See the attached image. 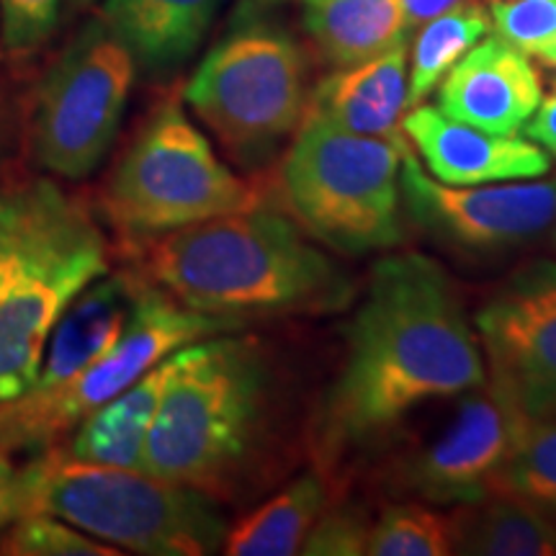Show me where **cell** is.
I'll return each instance as SVG.
<instances>
[{
  "label": "cell",
  "mask_w": 556,
  "mask_h": 556,
  "mask_svg": "<svg viewBox=\"0 0 556 556\" xmlns=\"http://www.w3.org/2000/svg\"><path fill=\"white\" fill-rule=\"evenodd\" d=\"M345 340L319 422L328 456L374 443L415 407L462 397L486 381L456 283L428 255H387L371 268Z\"/></svg>",
  "instance_id": "1"
},
{
  "label": "cell",
  "mask_w": 556,
  "mask_h": 556,
  "mask_svg": "<svg viewBox=\"0 0 556 556\" xmlns=\"http://www.w3.org/2000/svg\"><path fill=\"white\" fill-rule=\"evenodd\" d=\"M127 255L180 304L238 323L328 315L353 296L348 276L309 235L266 204L173 229Z\"/></svg>",
  "instance_id": "2"
},
{
  "label": "cell",
  "mask_w": 556,
  "mask_h": 556,
  "mask_svg": "<svg viewBox=\"0 0 556 556\" xmlns=\"http://www.w3.org/2000/svg\"><path fill=\"white\" fill-rule=\"evenodd\" d=\"M268 374L250 340L214 336L178 351L160 397L142 471L227 497L258 441Z\"/></svg>",
  "instance_id": "3"
},
{
  "label": "cell",
  "mask_w": 556,
  "mask_h": 556,
  "mask_svg": "<svg viewBox=\"0 0 556 556\" xmlns=\"http://www.w3.org/2000/svg\"><path fill=\"white\" fill-rule=\"evenodd\" d=\"M18 482L21 516L50 513L122 552L204 556L227 533L212 497L142 469L75 462L50 448L18 469Z\"/></svg>",
  "instance_id": "4"
},
{
  "label": "cell",
  "mask_w": 556,
  "mask_h": 556,
  "mask_svg": "<svg viewBox=\"0 0 556 556\" xmlns=\"http://www.w3.org/2000/svg\"><path fill=\"white\" fill-rule=\"evenodd\" d=\"M278 173V191L309 238L343 255L405 242L400 168L409 142L353 135L304 114Z\"/></svg>",
  "instance_id": "5"
},
{
  "label": "cell",
  "mask_w": 556,
  "mask_h": 556,
  "mask_svg": "<svg viewBox=\"0 0 556 556\" xmlns=\"http://www.w3.org/2000/svg\"><path fill=\"white\" fill-rule=\"evenodd\" d=\"M263 204L261 186L222 163L176 93L150 111L101 189L103 217L124 253L173 229Z\"/></svg>",
  "instance_id": "6"
},
{
  "label": "cell",
  "mask_w": 556,
  "mask_h": 556,
  "mask_svg": "<svg viewBox=\"0 0 556 556\" xmlns=\"http://www.w3.org/2000/svg\"><path fill=\"white\" fill-rule=\"evenodd\" d=\"M184 99L242 165L266 160L304 119L309 60L294 34L240 5L235 26L186 83Z\"/></svg>",
  "instance_id": "7"
},
{
  "label": "cell",
  "mask_w": 556,
  "mask_h": 556,
  "mask_svg": "<svg viewBox=\"0 0 556 556\" xmlns=\"http://www.w3.org/2000/svg\"><path fill=\"white\" fill-rule=\"evenodd\" d=\"M135 75V58L106 21H86L34 90V163L70 180L88 178L119 135Z\"/></svg>",
  "instance_id": "8"
},
{
  "label": "cell",
  "mask_w": 556,
  "mask_h": 556,
  "mask_svg": "<svg viewBox=\"0 0 556 556\" xmlns=\"http://www.w3.org/2000/svg\"><path fill=\"white\" fill-rule=\"evenodd\" d=\"M238 328H242L238 319L186 307L148 278L139 291L129 325L106 356L67 387L5 402L0 446L5 451L29 448L45 454L60 446L62 435L73 433L83 417L142 379L160 361L173 356L180 348Z\"/></svg>",
  "instance_id": "9"
},
{
  "label": "cell",
  "mask_w": 556,
  "mask_h": 556,
  "mask_svg": "<svg viewBox=\"0 0 556 556\" xmlns=\"http://www.w3.org/2000/svg\"><path fill=\"white\" fill-rule=\"evenodd\" d=\"M109 268L101 227L80 201L65 197L0 287V402L29 392L62 312Z\"/></svg>",
  "instance_id": "10"
},
{
  "label": "cell",
  "mask_w": 556,
  "mask_h": 556,
  "mask_svg": "<svg viewBox=\"0 0 556 556\" xmlns=\"http://www.w3.org/2000/svg\"><path fill=\"white\" fill-rule=\"evenodd\" d=\"M400 186L405 217L435 242L462 253L490 255L531 245L556 225V178L446 186L407 152Z\"/></svg>",
  "instance_id": "11"
},
{
  "label": "cell",
  "mask_w": 556,
  "mask_h": 556,
  "mask_svg": "<svg viewBox=\"0 0 556 556\" xmlns=\"http://www.w3.org/2000/svg\"><path fill=\"white\" fill-rule=\"evenodd\" d=\"M486 379L528 420H556V261L513 270L475 317Z\"/></svg>",
  "instance_id": "12"
},
{
  "label": "cell",
  "mask_w": 556,
  "mask_h": 556,
  "mask_svg": "<svg viewBox=\"0 0 556 556\" xmlns=\"http://www.w3.org/2000/svg\"><path fill=\"white\" fill-rule=\"evenodd\" d=\"M528 417L490 379L462 394L451 426L405 467V484L422 500L471 505L490 497Z\"/></svg>",
  "instance_id": "13"
},
{
  "label": "cell",
  "mask_w": 556,
  "mask_h": 556,
  "mask_svg": "<svg viewBox=\"0 0 556 556\" xmlns=\"http://www.w3.org/2000/svg\"><path fill=\"white\" fill-rule=\"evenodd\" d=\"M402 131L430 176L446 186L531 180L552 170V157L533 139L469 127L426 103L405 111Z\"/></svg>",
  "instance_id": "14"
},
{
  "label": "cell",
  "mask_w": 556,
  "mask_h": 556,
  "mask_svg": "<svg viewBox=\"0 0 556 556\" xmlns=\"http://www.w3.org/2000/svg\"><path fill=\"white\" fill-rule=\"evenodd\" d=\"M539 101V70L497 34L477 41L438 86L443 114L495 135H518Z\"/></svg>",
  "instance_id": "15"
},
{
  "label": "cell",
  "mask_w": 556,
  "mask_h": 556,
  "mask_svg": "<svg viewBox=\"0 0 556 556\" xmlns=\"http://www.w3.org/2000/svg\"><path fill=\"white\" fill-rule=\"evenodd\" d=\"M144 278L137 268L103 274L88 283L62 312L47 340L39 377L26 394H47L67 387L106 356L129 325Z\"/></svg>",
  "instance_id": "16"
},
{
  "label": "cell",
  "mask_w": 556,
  "mask_h": 556,
  "mask_svg": "<svg viewBox=\"0 0 556 556\" xmlns=\"http://www.w3.org/2000/svg\"><path fill=\"white\" fill-rule=\"evenodd\" d=\"M407 111V41L358 65L336 67L309 90L307 111L353 135L409 142L402 131Z\"/></svg>",
  "instance_id": "17"
},
{
  "label": "cell",
  "mask_w": 556,
  "mask_h": 556,
  "mask_svg": "<svg viewBox=\"0 0 556 556\" xmlns=\"http://www.w3.org/2000/svg\"><path fill=\"white\" fill-rule=\"evenodd\" d=\"M222 0H103L99 16L150 75H165L193 58Z\"/></svg>",
  "instance_id": "18"
},
{
  "label": "cell",
  "mask_w": 556,
  "mask_h": 556,
  "mask_svg": "<svg viewBox=\"0 0 556 556\" xmlns=\"http://www.w3.org/2000/svg\"><path fill=\"white\" fill-rule=\"evenodd\" d=\"M178 351L150 368L142 379L103 402L73 428L65 446H54L75 462L106 464V467L142 469L144 443L155 420L160 397L176 371Z\"/></svg>",
  "instance_id": "19"
},
{
  "label": "cell",
  "mask_w": 556,
  "mask_h": 556,
  "mask_svg": "<svg viewBox=\"0 0 556 556\" xmlns=\"http://www.w3.org/2000/svg\"><path fill=\"white\" fill-rule=\"evenodd\" d=\"M302 26L332 67L358 65L409 39L402 0H302Z\"/></svg>",
  "instance_id": "20"
},
{
  "label": "cell",
  "mask_w": 556,
  "mask_h": 556,
  "mask_svg": "<svg viewBox=\"0 0 556 556\" xmlns=\"http://www.w3.org/2000/svg\"><path fill=\"white\" fill-rule=\"evenodd\" d=\"M328 503V486L315 471L296 477L258 510L238 520L222 541L227 556H291L302 552L309 528Z\"/></svg>",
  "instance_id": "21"
},
{
  "label": "cell",
  "mask_w": 556,
  "mask_h": 556,
  "mask_svg": "<svg viewBox=\"0 0 556 556\" xmlns=\"http://www.w3.org/2000/svg\"><path fill=\"white\" fill-rule=\"evenodd\" d=\"M456 554L556 556V518L516 497L490 495L456 513Z\"/></svg>",
  "instance_id": "22"
},
{
  "label": "cell",
  "mask_w": 556,
  "mask_h": 556,
  "mask_svg": "<svg viewBox=\"0 0 556 556\" xmlns=\"http://www.w3.org/2000/svg\"><path fill=\"white\" fill-rule=\"evenodd\" d=\"M492 31L490 11L479 0L426 21L417 29L407 65V109L428 99L446 73Z\"/></svg>",
  "instance_id": "23"
},
{
  "label": "cell",
  "mask_w": 556,
  "mask_h": 556,
  "mask_svg": "<svg viewBox=\"0 0 556 556\" xmlns=\"http://www.w3.org/2000/svg\"><path fill=\"white\" fill-rule=\"evenodd\" d=\"M490 495L516 497L556 518V420H528Z\"/></svg>",
  "instance_id": "24"
},
{
  "label": "cell",
  "mask_w": 556,
  "mask_h": 556,
  "mask_svg": "<svg viewBox=\"0 0 556 556\" xmlns=\"http://www.w3.org/2000/svg\"><path fill=\"white\" fill-rule=\"evenodd\" d=\"M368 556H448L456 554V516L422 505H392L374 520Z\"/></svg>",
  "instance_id": "25"
},
{
  "label": "cell",
  "mask_w": 556,
  "mask_h": 556,
  "mask_svg": "<svg viewBox=\"0 0 556 556\" xmlns=\"http://www.w3.org/2000/svg\"><path fill=\"white\" fill-rule=\"evenodd\" d=\"M58 184L39 178L0 191V287L39 227L65 201Z\"/></svg>",
  "instance_id": "26"
},
{
  "label": "cell",
  "mask_w": 556,
  "mask_h": 556,
  "mask_svg": "<svg viewBox=\"0 0 556 556\" xmlns=\"http://www.w3.org/2000/svg\"><path fill=\"white\" fill-rule=\"evenodd\" d=\"M0 554L11 556H119L122 548L90 539L86 531L50 513H29L13 520V528L0 541Z\"/></svg>",
  "instance_id": "27"
},
{
  "label": "cell",
  "mask_w": 556,
  "mask_h": 556,
  "mask_svg": "<svg viewBox=\"0 0 556 556\" xmlns=\"http://www.w3.org/2000/svg\"><path fill=\"white\" fill-rule=\"evenodd\" d=\"M490 18L500 39L556 67V0H490Z\"/></svg>",
  "instance_id": "28"
},
{
  "label": "cell",
  "mask_w": 556,
  "mask_h": 556,
  "mask_svg": "<svg viewBox=\"0 0 556 556\" xmlns=\"http://www.w3.org/2000/svg\"><path fill=\"white\" fill-rule=\"evenodd\" d=\"M62 0H0L5 50L29 54L45 47L60 26Z\"/></svg>",
  "instance_id": "29"
},
{
  "label": "cell",
  "mask_w": 556,
  "mask_h": 556,
  "mask_svg": "<svg viewBox=\"0 0 556 556\" xmlns=\"http://www.w3.org/2000/svg\"><path fill=\"white\" fill-rule=\"evenodd\" d=\"M371 520L356 505H336L319 513L315 526L304 539L302 552L307 556H361L366 554Z\"/></svg>",
  "instance_id": "30"
},
{
  "label": "cell",
  "mask_w": 556,
  "mask_h": 556,
  "mask_svg": "<svg viewBox=\"0 0 556 556\" xmlns=\"http://www.w3.org/2000/svg\"><path fill=\"white\" fill-rule=\"evenodd\" d=\"M526 135L556 157V80L548 93H541V101L531 119L526 122Z\"/></svg>",
  "instance_id": "31"
},
{
  "label": "cell",
  "mask_w": 556,
  "mask_h": 556,
  "mask_svg": "<svg viewBox=\"0 0 556 556\" xmlns=\"http://www.w3.org/2000/svg\"><path fill=\"white\" fill-rule=\"evenodd\" d=\"M21 518V482L18 469L9 451L0 446V531Z\"/></svg>",
  "instance_id": "32"
},
{
  "label": "cell",
  "mask_w": 556,
  "mask_h": 556,
  "mask_svg": "<svg viewBox=\"0 0 556 556\" xmlns=\"http://www.w3.org/2000/svg\"><path fill=\"white\" fill-rule=\"evenodd\" d=\"M464 3H471V0H402V9H405L409 34H413L415 29H420L426 21L441 16V13H446V11H454Z\"/></svg>",
  "instance_id": "33"
},
{
  "label": "cell",
  "mask_w": 556,
  "mask_h": 556,
  "mask_svg": "<svg viewBox=\"0 0 556 556\" xmlns=\"http://www.w3.org/2000/svg\"><path fill=\"white\" fill-rule=\"evenodd\" d=\"M99 0H65V5L70 11H88L90 5H96Z\"/></svg>",
  "instance_id": "34"
},
{
  "label": "cell",
  "mask_w": 556,
  "mask_h": 556,
  "mask_svg": "<svg viewBox=\"0 0 556 556\" xmlns=\"http://www.w3.org/2000/svg\"><path fill=\"white\" fill-rule=\"evenodd\" d=\"M3 409H5V402H0V420H3Z\"/></svg>",
  "instance_id": "35"
},
{
  "label": "cell",
  "mask_w": 556,
  "mask_h": 556,
  "mask_svg": "<svg viewBox=\"0 0 556 556\" xmlns=\"http://www.w3.org/2000/svg\"><path fill=\"white\" fill-rule=\"evenodd\" d=\"M552 238H554V248H556V225L552 227Z\"/></svg>",
  "instance_id": "36"
}]
</instances>
